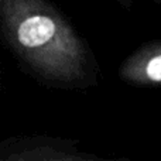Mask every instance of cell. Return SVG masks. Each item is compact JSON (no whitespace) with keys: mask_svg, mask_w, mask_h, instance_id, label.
I'll use <instances>...</instances> for the list:
<instances>
[{"mask_svg":"<svg viewBox=\"0 0 161 161\" xmlns=\"http://www.w3.org/2000/svg\"><path fill=\"white\" fill-rule=\"evenodd\" d=\"M0 45L44 88L79 92L102 80L93 50L50 0H0Z\"/></svg>","mask_w":161,"mask_h":161,"instance_id":"1","label":"cell"},{"mask_svg":"<svg viewBox=\"0 0 161 161\" xmlns=\"http://www.w3.org/2000/svg\"><path fill=\"white\" fill-rule=\"evenodd\" d=\"M153 2H154V3H157V4H160V3H161V0H153Z\"/></svg>","mask_w":161,"mask_h":161,"instance_id":"6","label":"cell"},{"mask_svg":"<svg viewBox=\"0 0 161 161\" xmlns=\"http://www.w3.org/2000/svg\"><path fill=\"white\" fill-rule=\"evenodd\" d=\"M0 161H133L80 150L76 142L51 136H16L0 142Z\"/></svg>","mask_w":161,"mask_h":161,"instance_id":"2","label":"cell"},{"mask_svg":"<svg viewBox=\"0 0 161 161\" xmlns=\"http://www.w3.org/2000/svg\"><path fill=\"white\" fill-rule=\"evenodd\" d=\"M122 82L133 86L161 85V40L148 41L126 57L119 67Z\"/></svg>","mask_w":161,"mask_h":161,"instance_id":"3","label":"cell"},{"mask_svg":"<svg viewBox=\"0 0 161 161\" xmlns=\"http://www.w3.org/2000/svg\"><path fill=\"white\" fill-rule=\"evenodd\" d=\"M114 2H116L120 7L125 8V10H130V8L133 7V2H134V0H114Z\"/></svg>","mask_w":161,"mask_h":161,"instance_id":"4","label":"cell"},{"mask_svg":"<svg viewBox=\"0 0 161 161\" xmlns=\"http://www.w3.org/2000/svg\"><path fill=\"white\" fill-rule=\"evenodd\" d=\"M2 80H3V78H2V71H0V96H2V88H3Z\"/></svg>","mask_w":161,"mask_h":161,"instance_id":"5","label":"cell"}]
</instances>
